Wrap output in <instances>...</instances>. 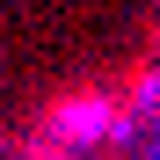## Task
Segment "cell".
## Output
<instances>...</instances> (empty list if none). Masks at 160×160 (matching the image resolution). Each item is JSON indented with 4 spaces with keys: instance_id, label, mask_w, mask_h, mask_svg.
I'll return each mask as SVG.
<instances>
[{
    "instance_id": "1",
    "label": "cell",
    "mask_w": 160,
    "mask_h": 160,
    "mask_svg": "<svg viewBox=\"0 0 160 160\" xmlns=\"http://www.w3.org/2000/svg\"><path fill=\"white\" fill-rule=\"evenodd\" d=\"M109 131H117L109 95H58L44 109V138H58V146H95V138H109Z\"/></svg>"
},
{
    "instance_id": "2",
    "label": "cell",
    "mask_w": 160,
    "mask_h": 160,
    "mask_svg": "<svg viewBox=\"0 0 160 160\" xmlns=\"http://www.w3.org/2000/svg\"><path fill=\"white\" fill-rule=\"evenodd\" d=\"M29 160H73V146H58V138H37V146H29Z\"/></svg>"
}]
</instances>
